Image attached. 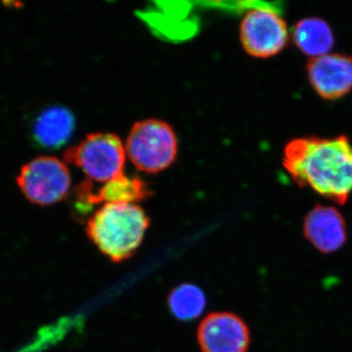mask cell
I'll return each instance as SVG.
<instances>
[{"label": "cell", "mask_w": 352, "mask_h": 352, "mask_svg": "<svg viewBox=\"0 0 352 352\" xmlns=\"http://www.w3.org/2000/svg\"><path fill=\"white\" fill-rule=\"evenodd\" d=\"M150 217L136 204H104L87 223V235L97 249L116 263L132 258L138 251Z\"/></svg>", "instance_id": "7a4b0ae2"}, {"label": "cell", "mask_w": 352, "mask_h": 352, "mask_svg": "<svg viewBox=\"0 0 352 352\" xmlns=\"http://www.w3.org/2000/svg\"><path fill=\"white\" fill-rule=\"evenodd\" d=\"M151 195L146 183L138 177L122 175L95 188L94 183L87 180L76 191V210L85 214L99 204H138Z\"/></svg>", "instance_id": "ba28073f"}, {"label": "cell", "mask_w": 352, "mask_h": 352, "mask_svg": "<svg viewBox=\"0 0 352 352\" xmlns=\"http://www.w3.org/2000/svg\"><path fill=\"white\" fill-rule=\"evenodd\" d=\"M198 342L203 352H247L251 333L238 315L214 312L199 326Z\"/></svg>", "instance_id": "52a82bcc"}, {"label": "cell", "mask_w": 352, "mask_h": 352, "mask_svg": "<svg viewBox=\"0 0 352 352\" xmlns=\"http://www.w3.org/2000/svg\"><path fill=\"white\" fill-rule=\"evenodd\" d=\"M294 39L298 47L312 58L327 54L333 44L330 27L318 18H308L298 22L294 32Z\"/></svg>", "instance_id": "7c38bea8"}, {"label": "cell", "mask_w": 352, "mask_h": 352, "mask_svg": "<svg viewBox=\"0 0 352 352\" xmlns=\"http://www.w3.org/2000/svg\"><path fill=\"white\" fill-rule=\"evenodd\" d=\"M126 148L113 133H92L65 153V161L80 168L94 183H106L124 175Z\"/></svg>", "instance_id": "277c9868"}, {"label": "cell", "mask_w": 352, "mask_h": 352, "mask_svg": "<svg viewBox=\"0 0 352 352\" xmlns=\"http://www.w3.org/2000/svg\"><path fill=\"white\" fill-rule=\"evenodd\" d=\"M281 2L258 3L248 11L240 27V39L248 54L258 58L274 56L288 41Z\"/></svg>", "instance_id": "5b68a950"}, {"label": "cell", "mask_w": 352, "mask_h": 352, "mask_svg": "<svg viewBox=\"0 0 352 352\" xmlns=\"http://www.w3.org/2000/svg\"><path fill=\"white\" fill-rule=\"evenodd\" d=\"M303 234L317 251L332 254L346 243V220L335 208L316 206L305 217Z\"/></svg>", "instance_id": "30bf717a"}, {"label": "cell", "mask_w": 352, "mask_h": 352, "mask_svg": "<svg viewBox=\"0 0 352 352\" xmlns=\"http://www.w3.org/2000/svg\"><path fill=\"white\" fill-rule=\"evenodd\" d=\"M283 163L298 186L346 203L352 192V146L346 136L296 139L285 148Z\"/></svg>", "instance_id": "6da1fadb"}, {"label": "cell", "mask_w": 352, "mask_h": 352, "mask_svg": "<svg viewBox=\"0 0 352 352\" xmlns=\"http://www.w3.org/2000/svg\"><path fill=\"white\" fill-rule=\"evenodd\" d=\"M126 157L138 170L161 173L175 163L177 138L173 127L161 120H143L132 126L126 143Z\"/></svg>", "instance_id": "3957f363"}, {"label": "cell", "mask_w": 352, "mask_h": 352, "mask_svg": "<svg viewBox=\"0 0 352 352\" xmlns=\"http://www.w3.org/2000/svg\"><path fill=\"white\" fill-rule=\"evenodd\" d=\"M75 116L69 109L54 106L44 110L36 118L32 135L39 146L58 149L66 144L75 131Z\"/></svg>", "instance_id": "8fae6325"}, {"label": "cell", "mask_w": 352, "mask_h": 352, "mask_svg": "<svg viewBox=\"0 0 352 352\" xmlns=\"http://www.w3.org/2000/svg\"><path fill=\"white\" fill-rule=\"evenodd\" d=\"M17 183L31 203L51 206L68 196L72 177L63 162L54 157L41 156L22 166Z\"/></svg>", "instance_id": "8992f818"}, {"label": "cell", "mask_w": 352, "mask_h": 352, "mask_svg": "<svg viewBox=\"0 0 352 352\" xmlns=\"http://www.w3.org/2000/svg\"><path fill=\"white\" fill-rule=\"evenodd\" d=\"M307 72L317 94L329 100L340 98L352 88V58L346 55L311 58Z\"/></svg>", "instance_id": "9c48e42d"}, {"label": "cell", "mask_w": 352, "mask_h": 352, "mask_svg": "<svg viewBox=\"0 0 352 352\" xmlns=\"http://www.w3.org/2000/svg\"><path fill=\"white\" fill-rule=\"evenodd\" d=\"M207 305L203 289L193 284L178 285L168 296L171 314L180 321H192L198 318Z\"/></svg>", "instance_id": "4fadbf2b"}]
</instances>
